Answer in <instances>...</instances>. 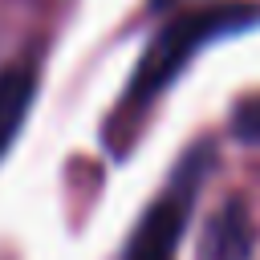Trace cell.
Masks as SVG:
<instances>
[{
    "mask_svg": "<svg viewBox=\"0 0 260 260\" xmlns=\"http://www.w3.org/2000/svg\"><path fill=\"white\" fill-rule=\"evenodd\" d=\"M207 162H211V146L199 142L191 146L183 158H179V171L171 179V187L142 211L122 260H175V248L187 232V219H191V207H195V191L207 175Z\"/></svg>",
    "mask_w": 260,
    "mask_h": 260,
    "instance_id": "2",
    "label": "cell"
},
{
    "mask_svg": "<svg viewBox=\"0 0 260 260\" xmlns=\"http://www.w3.org/2000/svg\"><path fill=\"white\" fill-rule=\"evenodd\" d=\"M260 24V4L252 0H219V4H207V8H191V12H179L154 41L150 49L138 57L134 73H130V85H126V106H150L187 65L199 49L223 41V37H236V32H248Z\"/></svg>",
    "mask_w": 260,
    "mask_h": 260,
    "instance_id": "1",
    "label": "cell"
},
{
    "mask_svg": "<svg viewBox=\"0 0 260 260\" xmlns=\"http://www.w3.org/2000/svg\"><path fill=\"white\" fill-rule=\"evenodd\" d=\"M232 134L240 142H260V98H244L232 110Z\"/></svg>",
    "mask_w": 260,
    "mask_h": 260,
    "instance_id": "5",
    "label": "cell"
},
{
    "mask_svg": "<svg viewBox=\"0 0 260 260\" xmlns=\"http://www.w3.org/2000/svg\"><path fill=\"white\" fill-rule=\"evenodd\" d=\"M167 4H175V0H154V8H167Z\"/></svg>",
    "mask_w": 260,
    "mask_h": 260,
    "instance_id": "6",
    "label": "cell"
},
{
    "mask_svg": "<svg viewBox=\"0 0 260 260\" xmlns=\"http://www.w3.org/2000/svg\"><path fill=\"white\" fill-rule=\"evenodd\" d=\"M199 260H252V219L240 199H228L199 244Z\"/></svg>",
    "mask_w": 260,
    "mask_h": 260,
    "instance_id": "3",
    "label": "cell"
},
{
    "mask_svg": "<svg viewBox=\"0 0 260 260\" xmlns=\"http://www.w3.org/2000/svg\"><path fill=\"white\" fill-rule=\"evenodd\" d=\"M32 98H37V69L32 65L0 69V158L16 142V134H20L24 118H28Z\"/></svg>",
    "mask_w": 260,
    "mask_h": 260,
    "instance_id": "4",
    "label": "cell"
}]
</instances>
